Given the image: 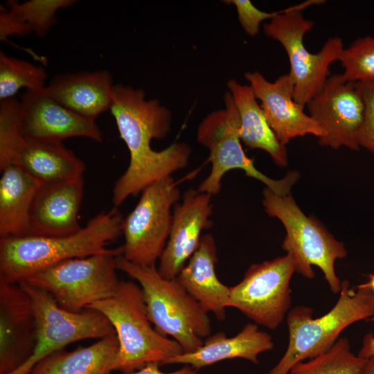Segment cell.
<instances>
[{
	"label": "cell",
	"instance_id": "cell-35",
	"mask_svg": "<svg viewBox=\"0 0 374 374\" xmlns=\"http://www.w3.org/2000/svg\"><path fill=\"white\" fill-rule=\"evenodd\" d=\"M357 355L366 359L374 358V335L373 333L370 332L364 336L362 346Z\"/></svg>",
	"mask_w": 374,
	"mask_h": 374
},
{
	"label": "cell",
	"instance_id": "cell-15",
	"mask_svg": "<svg viewBox=\"0 0 374 374\" xmlns=\"http://www.w3.org/2000/svg\"><path fill=\"white\" fill-rule=\"evenodd\" d=\"M32 299L20 283L0 281V374L23 365L36 346Z\"/></svg>",
	"mask_w": 374,
	"mask_h": 374
},
{
	"label": "cell",
	"instance_id": "cell-1",
	"mask_svg": "<svg viewBox=\"0 0 374 374\" xmlns=\"http://www.w3.org/2000/svg\"><path fill=\"white\" fill-rule=\"evenodd\" d=\"M109 110L130 156L126 170L114 186L112 202L117 207L130 196L185 168L191 148L185 142H174L159 151L151 148L152 139L168 134L172 114L158 100H146L143 89L114 84Z\"/></svg>",
	"mask_w": 374,
	"mask_h": 374
},
{
	"label": "cell",
	"instance_id": "cell-17",
	"mask_svg": "<svg viewBox=\"0 0 374 374\" xmlns=\"http://www.w3.org/2000/svg\"><path fill=\"white\" fill-rule=\"evenodd\" d=\"M212 195L189 189L172 211L170 233L159 258L158 271L167 279L175 278L197 249L203 230L212 226Z\"/></svg>",
	"mask_w": 374,
	"mask_h": 374
},
{
	"label": "cell",
	"instance_id": "cell-27",
	"mask_svg": "<svg viewBox=\"0 0 374 374\" xmlns=\"http://www.w3.org/2000/svg\"><path fill=\"white\" fill-rule=\"evenodd\" d=\"M46 70L40 66L7 55L0 51V100L14 98L21 88H44Z\"/></svg>",
	"mask_w": 374,
	"mask_h": 374
},
{
	"label": "cell",
	"instance_id": "cell-33",
	"mask_svg": "<svg viewBox=\"0 0 374 374\" xmlns=\"http://www.w3.org/2000/svg\"><path fill=\"white\" fill-rule=\"evenodd\" d=\"M32 33L26 24L20 21L14 15L1 6L0 12V39L6 40L11 35L26 36Z\"/></svg>",
	"mask_w": 374,
	"mask_h": 374
},
{
	"label": "cell",
	"instance_id": "cell-28",
	"mask_svg": "<svg viewBox=\"0 0 374 374\" xmlns=\"http://www.w3.org/2000/svg\"><path fill=\"white\" fill-rule=\"evenodd\" d=\"M74 0H29L7 1V10L30 28L39 37H44L57 22L56 13L73 5Z\"/></svg>",
	"mask_w": 374,
	"mask_h": 374
},
{
	"label": "cell",
	"instance_id": "cell-3",
	"mask_svg": "<svg viewBox=\"0 0 374 374\" xmlns=\"http://www.w3.org/2000/svg\"><path fill=\"white\" fill-rule=\"evenodd\" d=\"M100 312L113 326L118 342L114 370L125 374L145 365L166 363L184 353L174 339L152 326L140 285L131 280H120L115 294L89 305Z\"/></svg>",
	"mask_w": 374,
	"mask_h": 374
},
{
	"label": "cell",
	"instance_id": "cell-25",
	"mask_svg": "<svg viewBox=\"0 0 374 374\" xmlns=\"http://www.w3.org/2000/svg\"><path fill=\"white\" fill-rule=\"evenodd\" d=\"M118 350L116 335L88 346L55 352L39 361L29 374H109Z\"/></svg>",
	"mask_w": 374,
	"mask_h": 374
},
{
	"label": "cell",
	"instance_id": "cell-5",
	"mask_svg": "<svg viewBox=\"0 0 374 374\" xmlns=\"http://www.w3.org/2000/svg\"><path fill=\"white\" fill-rule=\"evenodd\" d=\"M118 269L142 289L148 317L161 334L170 336L184 353L198 349L211 332L208 312L177 278L162 277L154 266L139 265L117 256Z\"/></svg>",
	"mask_w": 374,
	"mask_h": 374
},
{
	"label": "cell",
	"instance_id": "cell-11",
	"mask_svg": "<svg viewBox=\"0 0 374 374\" xmlns=\"http://www.w3.org/2000/svg\"><path fill=\"white\" fill-rule=\"evenodd\" d=\"M20 283L30 295L36 321V346L31 357L8 374H29L44 357L73 342L88 339H103L114 335L107 318L98 311L86 309L74 312L60 308L47 292Z\"/></svg>",
	"mask_w": 374,
	"mask_h": 374
},
{
	"label": "cell",
	"instance_id": "cell-4",
	"mask_svg": "<svg viewBox=\"0 0 374 374\" xmlns=\"http://www.w3.org/2000/svg\"><path fill=\"white\" fill-rule=\"evenodd\" d=\"M313 312L305 305L296 306L288 312V345L268 374H289L297 363L327 352L345 328L374 315V294L365 283L355 291L349 281L344 280L334 307L315 319L312 318Z\"/></svg>",
	"mask_w": 374,
	"mask_h": 374
},
{
	"label": "cell",
	"instance_id": "cell-34",
	"mask_svg": "<svg viewBox=\"0 0 374 374\" xmlns=\"http://www.w3.org/2000/svg\"><path fill=\"white\" fill-rule=\"evenodd\" d=\"M160 366L161 365L157 363H151L137 371L126 374H197V370L187 365H185L177 371L168 373L162 371L159 368Z\"/></svg>",
	"mask_w": 374,
	"mask_h": 374
},
{
	"label": "cell",
	"instance_id": "cell-6",
	"mask_svg": "<svg viewBox=\"0 0 374 374\" xmlns=\"http://www.w3.org/2000/svg\"><path fill=\"white\" fill-rule=\"evenodd\" d=\"M262 204L265 212L278 218L285 229L282 248L293 258L296 272L311 279L314 276L312 266H317L331 292L339 293L341 281L335 272V262L347 256L344 243L315 218L307 216L290 194L279 195L265 188Z\"/></svg>",
	"mask_w": 374,
	"mask_h": 374
},
{
	"label": "cell",
	"instance_id": "cell-36",
	"mask_svg": "<svg viewBox=\"0 0 374 374\" xmlns=\"http://www.w3.org/2000/svg\"><path fill=\"white\" fill-rule=\"evenodd\" d=\"M364 374H374V358L368 359Z\"/></svg>",
	"mask_w": 374,
	"mask_h": 374
},
{
	"label": "cell",
	"instance_id": "cell-7",
	"mask_svg": "<svg viewBox=\"0 0 374 374\" xmlns=\"http://www.w3.org/2000/svg\"><path fill=\"white\" fill-rule=\"evenodd\" d=\"M322 2L325 1L308 0L288 7L263 26L265 34L285 48L294 82V98L304 106L321 90L331 75L330 64L339 61L344 48L339 37H330L316 53L308 51L304 45V36L314 24L304 17L303 10Z\"/></svg>",
	"mask_w": 374,
	"mask_h": 374
},
{
	"label": "cell",
	"instance_id": "cell-30",
	"mask_svg": "<svg viewBox=\"0 0 374 374\" xmlns=\"http://www.w3.org/2000/svg\"><path fill=\"white\" fill-rule=\"evenodd\" d=\"M24 140L21 102L15 98L0 100V170L12 164Z\"/></svg>",
	"mask_w": 374,
	"mask_h": 374
},
{
	"label": "cell",
	"instance_id": "cell-32",
	"mask_svg": "<svg viewBox=\"0 0 374 374\" xmlns=\"http://www.w3.org/2000/svg\"><path fill=\"white\" fill-rule=\"evenodd\" d=\"M362 96L365 111L358 143L374 156V84L357 82Z\"/></svg>",
	"mask_w": 374,
	"mask_h": 374
},
{
	"label": "cell",
	"instance_id": "cell-29",
	"mask_svg": "<svg viewBox=\"0 0 374 374\" xmlns=\"http://www.w3.org/2000/svg\"><path fill=\"white\" fill-rule=\"evenodd\" d=\"M339 61L346 79L374 84V36L359 37L344 47Z\"/></svg>",
	"mask_w": 374,
	"mask_h": 374
},
{
	"label": "cell",
	"instance_id": "cell-21",
	"mask_svg": "<svg viewBox=\"0 0 374 374\" xmlns=\"http://www.w3.org/2000/svg\"><path fill=\"white\" fill-rule=\"evenodd\" d=\"M274 346L269 333L259 330L257 324L249 323L233 337H227L223 332L209 335L198 349L175 356L166 364H180L197 370L235 358L258 364V355L271 350Z\"/></svg>",
	"mask_w": 374,
	"mask_h": 374
},
{
	"label": "cell",
	"instance_id": "cell-12",
	"mask_svg": "<svg viewBox=\"0 0 374 374\" xmlns=\"http://www.w3.org/2000/svg\"><path fill=\"white\" fill-rule=\"evenodd\" d=\"M294 272L295 263L288 253L252 264L242 279L230 287L228 308L238 310L257 325L275 330L290 311Z\"/></svg>",
	"mask_w": 374,
	"mask_h": 374
},
{
	"label": "cell",
	"instance_id": "cell-13",
	"mask_svg": "<svg viewBox=\"0 0 374 374\" xmlns=\"http://www.w3.org/2000/svg\"><path fill=\"white\" fill-rule=\"evenodd\" d=\"M309 115L323 130L321 145L358 150L365 106L357 82L343 73L331 74L321 90L306 105Z\"/></svg>",
	"mask_w": 374,
	"mask_h": 374
},
{
	"label": "cell",
	"instance_id": "cell-31",
	"mask_svg": "<svg viewBox=\"0 0 374 374\" xmlns=\"http://www.w3.org/2000/svg\"><path fill=\"white\" fill-rule=\"evenodd\" d=\"M224 2L235 6L240 24L245 33L251 37H254L259 33L260 24L263 21L271 20L279 12V11L271 12L262 11L250 0H229Z\"/></svg>",
	"mask_w": 374,
	"mask_h": 374
},
{
	"label": "cell",
	"instance_id": "cell-10",
	"mask_svg": "<svg viewBox=\"0 0 374 374\" xmlns=\"http://www.w3.org/2000/svg\"><path fill=\"white\" fill-rule=\"evenodd\" d=\"M179 199L180 191L171 176L143 190L137 204L122 224V256L126 260L139 265H156L170 233L172 208Z\"/></svg>",
	"mask_w": 374,
	"mask_h": 374
},
{
	"label": "cell",
	"instance_id": "cell-16",
	"mask_svg": "<svg viewBox=\"0 0 374 374\" xmlns=\"http://www.w3.org/2000/svg\"><path fill=\"white\" fill-rule=\"evenodd\" d=\"M249 82L265 118L283 145L292 139L312 134L321 139L325 133L317 123L304 112L305 106L294 98V82L289 73L274 82L268 81L260 72H247Z\"/></svg>",
	"mask_w": 374,
	"mask_h": 374
},
{
	"label": "cell",
	"instance_id": "cell-18",
	"mask_svg": "<svg viewBox=\"0 0 374 374\" xmlns=\"http://www.w3.org/2000/svg\"><path fill=\"white\" fill-rule=\"evenodd\" d=\"M83 188L82 177L41 184L31 205L28 235L62 236L78 231Z\"/></svg>",
	"mask_w": 374,
	"mask_h": 374
},
{
	"label": "cell",
	"instance_id": "cell-8",
	"mask_svg": "<svg viewBox=\"0 0 374 374\" xmlns=\"http://www.w3.org/2000/svg\"><path fill=\"white\" fill-rule=\"evenodd\" d=\"M120 255L122 246L71 258L37 271L21 282L47 292L64 310L81 312L115 294L120 282L116 274V258Z\"/></svg>",
	"mask_w": 374,
	"mask_h": 374
},
{
	"label": "cell",
	"instance_id": "cell-19",
	"mask_svg": "<svg viewBox=\"0 0 374 374\" xmlns=\"http://www.w3.org/2000/svg\"><path fill=\"white\" fill-rule=\"evenodd\" d=\"M217 247L213 236L202 235L199 244L176 277L185 290L219 321L226 318L230 287L218 278Z\"/></svg>",
	"mask_w": 374,
	"mask_h": 374
},
{
	"label": "cell",
	"instance_id": "cell-24",
	"mask_svg": "<svg viewBox=\"0 0 374 374\" xmlns=\"http://www.w3.org/2000/svg\"><path fill=\"white\" fill-rule=\"evenodd\" d=\"M40 184L16 165L1 170L0 238L28 234L30 211Z\"/></svg>",
	"mask_w": 374,
	"mask_h": 374
},
{
	"label": "cell",
	"instance_id": "cell-20",
	"mask_svg": "<svg viewBox=\"0 0 374 374\" xmlns=\"http://www.w3.org/2000/svg\"><path fill=\"white\" fill-rule=\"evenodd\" d=\"M107 70L69 73L55 76L44 87L46 92L66 108L95 120L110 109L114 87Z\"/></svg>",
	"mask_w": 374,
	"mask_h": 374
},
{
	"label": "cell",
	"instance_id": "cell-23",
	"mask_svg": "<svg viewBox=\"0 0 374 374\" xmlns=\"http://www.w3.org/2000/svg\"><path fill=\"white\" fill-rule=\"evenodd\" d=\"M12 165H16L41 184L82 177L85 166L62 143L25 139Z\"/></svg>",
	"mask_w": 374,
	"mask_h": 374
},
{
	"label": "cell",
	"instance_id": "cell-26",
	"mask_svg": "<svg viewBox=\"0 0 374 374\" xmlns=\"http://www.w3.org/2000/svg\"><path fill=\"white\" fill-rule=\"evenodd\" d=\"M368 359L355 355L346 337L326 353L295 364L289 374H364Z\"/></svg>",
	"mask_w": 374,
	"mask_h": 374
},
{
	"label": "cell",
	"instance_id": "cell-2",
	"mask_svg": "<svg viewBox=\"0 0 374 374\" xmlns=\"http://www.w3.org/2000/svg\"><path fill=\"white\" fill-rule=\"evenodd\" d=\"M123 218L114 206L71 235L0 238V281L19 283L60 262L109 251L107 245L122 235Z\"/></svg>",
	"mask_w": 374,
	"mask_h": 374
},
{
	"label": "cell",
	"instance_id": "cell-37",
	"mask_svg": "<svg viewBox=\"0 0 374 374\" xmlns=\"http://www.w3.org/2000/svg\"><path fill=\"white\" fill-rule=\"evenodd\" d=\"M365 284L370 288L374 294V274H371L368 276V280Z\"/></svg>",
	"mask_w": 374,
	"mask_h": 374
},
{
	"label": "cell",
	"instance_id": "cell-9",
	"mask_svg": "<svg viewBox=\"0 0 374 374\" xmlns=\"http://www.w3.org/2000/svg\"><path fill=\"white\" fill-rule=\"evenodd\" d=\"M224 100V108L207 115L197 128V139L209 150L208 160L211 163L209 175L197 190L216 195L221 190L224 175L230 170L240 169L277 195L290 194L292 186L299 178V173L291 171L282 179L275 180L258 170L253 159L247 156L242 146L240 118L229 91L225 93Z\"/></svg>",
	"mask_w": 374,
	"mask_h": 374
},
{
	"label": "cell",
	"instance_id": "cell-14",
	"mask_svg": "<svg viewBox=\"0 0 374 374\" xmlns=\"http://www.w3.org/2000/svg\"><path fill=\"white\" fill-rule=\"evenodd\" d=\"M21 102V123L25 139L62 143L71 137H85L101 142L102 132L92 120L66 108L45 91L27 90Z\"/></svg>",
	"mask_w": 374,
	"mask_h": 374
},
{
	"label": "cell",
	"instance_id": "cell-22",
	"mask_svg": "<svg viewBox=\"0 0 374 374\" xmlns=\"http://www.w3.org/2000/svg\"><path fill=\"white\" fill-rule=\"evenodd\" d=\"M227 87L239 115L241 142L251 149L265 151L276 165L285 167L288 163L285 145L269 126L251 86L231 79Z\"/></svg>",
	"mask_w": 374,
	"mask_h": 374
}]
</instances>
